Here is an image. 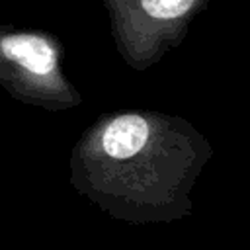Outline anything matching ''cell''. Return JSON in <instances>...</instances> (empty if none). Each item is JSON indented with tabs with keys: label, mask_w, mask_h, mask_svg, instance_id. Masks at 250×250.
Instances as JSON below:
<instances>
[{
	"label": "cell",
	"mask_w": 250,
	"mask_h": 250,
	"mask_svg": "<svg viewBox=\"0 0 250 250\" xmlns=\"http://www.w3.org/2000/svg\"><path fill=\"white\" fill-rule=\"evenodd\" d=\"M213 146L193 123L156 109L100 115L74 143L70 186L127 225H168L191 215Z\"/></svg>",
	"instance_id": "6da1fadb"
},
{
	"label": "cell",
	"mask_w": 250,
	"mask_h": 250,
	"mask_svg": "<svg viewBox=\"0 0 250 250\" xmlns=\"http://www.w3.org/2000/svg\"><path fill=\"white\" fill-rule=\"evenodd\" d=\"M195 0H139L145 18L154 23H172L188 16Z\"/></svg>",
	"instance_id": "7a4b0ae2"
}]
</instances>
